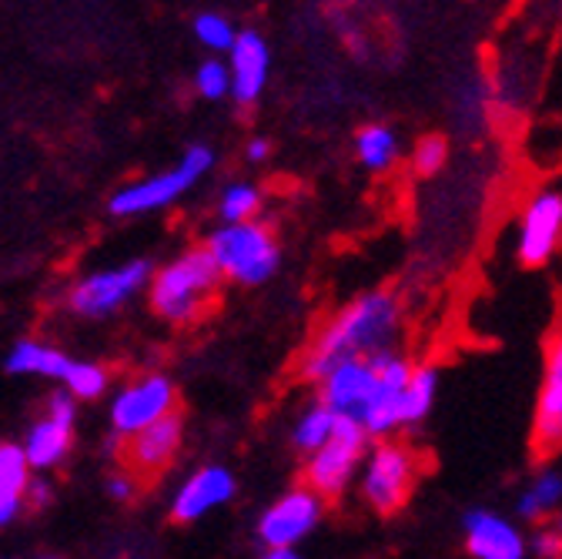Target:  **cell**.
Listing matches in <instances>:
<instances>
[{"label": "cell", "instance_id": "30bf717a", "mask_svg": "<svg viewBox=\"0 0 562 559\" xmlns=\"http://www.w3.org/2000/svg\"><path fill=\"white\" fill-rule=\"evenodd\" d=\"M322 513H325V500L315 496L308 485H295L261 513L258 539L268 549H295L302 539L315 533V526L322 523Z\"/></svg>", "mask_w": 562, "mask_h": 559}, {"label": "cell", "instance_id": "9c48e42d", "mask_svg": "<svg viewBox=\"0 0 562 559\" xmlns=\"http://www.w3.org/2000/svg\"><path fill=\"white\" fill-rule=\"evenodd\" d=\"M562 245V194L546 188L536 191L519 212L516 225V261L522 268H542Z\"/></svg>", "mask_w": 562, "mask_h": 559}, {"label": "cell", "instance_id": "f546056e", "mask_svg": "<svg viewBox=\"0 0 562 559\" xmlns=\"http://www.w3.org/2000/svg\"><path fill=\"white\" fill-rule=\"evenodd\" d=\"M108 496H111L114 503H131V500L137 496V479H134L131 472H114V476L108 479Z\"/></svg>", "mask_w": 562, "mask_h": 559}, {"label": "cell", "instance_id": "d4e9b609", "mask_svg": "<svg viewBox=\"0 0 562 559\" xmlns=\"http://www.w3.org/2000/svg\"><path fill=\"white\" fill-rule=\"evenodd\" d=\"M60 382H64V392L75 402L78 399L91 402L108 392V372L98 362H70V369L64 372Z\"/></svg>", "mask_w": 562, "mask_h": 559}, {"label": "cell", "instance_id": "e0dca14e", "mask_svg": "<svg viewBox=\"0 0 562 559\" xmlns=\"http://www.w3.org/2000/svg\"><path fill=\"white\" fill-rule=\"evenodd\" d=\"M228 78H232V98L248 108L261 98L265 85H268V64H271V51L265 44V37L258 31H241L228 51Z\"/></svg>", "mask_w": 562, "mask_h": 559}, {"label": "cell", "instance_id": "9a60e30c", "mask_svg": "<svg viewBox=\"0 0 562 559\" xmlns=\"http://www.w3.org/2000/svg\"><path fill=\"white\" fill-rule=\"evenodd\" d=\"M235 493H238V482H235L232 469L204 466L178 485V493L171 500V519L175 523H198L207 513L228 506L235 500Z\"/></svg>", "mask_w": 562, "mask_h": 559}, {"label": "cell", "instance_id": "5bb4252c", "mask_svg": "<svg viewBox=\"0 0 562 559\" xmlns=\"http://www.w3.org/2000/svg\"><path fill=\"white\" fill-rule=\"evenodd\" d=\"M181 443H184V423L178 412H171L158 418V423H151L148 429L124 439V466L137 482L155 479L178 459Z\"/></svg>", "mask_w": 562, "mask_h": 559}, {"label": "cell", "instance_id": "4fadbf2b", "mask_svg": "<svg viewBox=\"0 0 562 559\" xmlns=\"http://www.w3.org/2000/svg\"><path fill=\"white\" fill-rule=\"evenodd\" d=\"M318 392H322L318 402L328 405L338 418L362 426L379 399V376L369 359L341 362L318 382Z\"/></svg>", "mask_w": 562, "mask_h": 559}, {"label": "cell", "instance_id": "d6a6232c", "mask_svg": "<svg viewBox=\"0 0 562 559\" xmlns=\"http://www.w3.org/2000/svg\"><path fill=\"white\" fill-rule=\"evenodd\" d=\"M261 559H302V556H299V549H268Z\"/></svg>", "mask_w": 562, "mask_h": 559}, {"label": "cell", "instance_id": "8fae6325", "mask_svg": "<svg viewBox=\"0 0 562 559\" xmlns=\"http://www.w3.org/2000/svg\"><path fill=\"white\" fill-rule=\"evenodd\" d=\"M75 423H78V402L67 392H54L47 399V412L27 429L21 443L27 466L37 472L60 466L70 452V443H75Z\"/></svg>", "mask_w": 562, "mask_h": 559}, {"label": "cell", "instance_id": "7402d4cb", "mask_svg": "<svg viewBox=\"0 0 562 559\" xmlns=\"http://www.w3.org/2000/svg\"><path fill=\"white\" fill-rule=\"evenodd\" d=\"M356 155L369 171H389L398 161V134L389 124H366L356 134Z\"/></svg>", "mask_w": 562, "mask_h": 559}, {"label": "cell", "instance_id": "277c9868", "mask_svg": "<svg viewBox=\"0 0 562 559\" xmlns=\"http://www.w3.org/2000/svg\"><path fill=\"white\" fill-rule=\"evenodd\" d=\"M211 165H215V152H211L207 145H191L175 168L114 191L111 204H108L111 215L131 219V215H148V212H158V208L175 204L181 194H188L211 171Z\"/></svg>", "mask_w": 562, "mask_h": 559}, {"label": "cell", "instance_id": "3957f363", "mask_svg": "<svg viewBox=\"0 0 562 559\" xmlns=\"http://www.w3.org/2000/svg\"><path fill=\"white\" fill-rule=\"evenodd\" d=\"M207 255L215 258L222 278L235 286H265L278 271L281 251L274 242V232L265 222H241V225H222L207 238Z\"/></svg>", "mask_w": 562, "mask_h": 559}, {"label": "cell", "instance_id": "8992f818", "mask_svg": "<svg viewBox=\"0 0 562 559\" xmlns=\"http://www.w3.org/2000/svg\"><path fill=\"white\" fill-rule=\"evenodd\" d=\"M369 452V436L359 423L338 418L335 436L308 456L305 462V485L322 500H335L359 476V466Z\"/></svg>", "mask_w": 562, "mask_h": 559}, {"label": "cell", "instance_id": "4316f807", "mask_svg": "<svg viewBox=\"0 0 562 559\" xmlns=\"http://www.w3.org/2000/svg\"><path fill=\"white\" fill-rule=\"evenodd\" d=\"M194 91L207 101H218L232 91V78H228V64L218 60V57H211L204 60L198 71H194Z\"/></svg>", "mask_w": 562, "mask_h": 559}, {"label": "cell", "instance_id": "2e32d148", "mask_svg": "<svg viewBox=\"0 0 562 559\" xmlns=\"http://www.w3.org/2000/svg\"><path fill=\"white\" fill-rule=\"evenodd\" d=\"M532 443L546 456L562 449V328L546 348V372L532 415Z\"/></svg>", "mask_w": 562, "mask_h": 559}, {"label": "cell", "instance_id": "e575fe53", "mask_svg": "<svg viewBox=\"0 0 562 559\" xmlns=\"http://www.w3.org/2000/svg\"><path fill=\"white\" fill-rule=\"evenodd\" d=\"M41 559H57V556H41Z\"/></svg>", "mask_w": 562, "mask_h": 559}, {"label": "cell", "instance_id": "836d02e7", "mask_svg": "<svg viewBox=\"0 0 562 559\" xmlns=\"http://www.w3.org/2000/svg\"><path fill=\"white\" fill-rule=\"evenodd\" d=\"M555 529H559V533H562V513H559V516H555Z\"/></svg>", "mask_w": 562, "mask_h": 559}, {"label": "cell", "instance_id": "ba28073f", "mask_svg": "<svg viewBox=\"0 0 562 559\" xmlns=\"http://www.w3.org/2000/svg\"><path fill=\"white\" fill-rule=\"evenodd\" d=\"M175 399H178V392H175L168 376L151 372V376L131 379L111 399V429L121 439L148 429L151 423H158V418L175 412Z\"/></svg>", "mask_w": 562, "mask_h": 559}, {"label": "cell", "instance_id": "484cf974", "mask_svg": "<svg viewBox=\"0 0 562 559\" xmlns=\"http://www.w3.org/2000/svg\"><path fill=\"white\" fill-rule=\"evenodd\" d=\"M194 37L198 44H204L207 51H232L238 31L232 27V21L225 14H198L194 18Z\"/></svg>", "mask_w": 562, "mask_h": 559}, {"label": "cell", "instance_id": "6da1fadb", "mask_svg": "<svg viewBox=\"0 0 562 559\" xmlns=\"http://www.w3.org/2000/svg\"><path fill=\"white\" fill-rule=\"evenodd\" d=\"M402 335V302L395 292H366L351 299L341 312L328 318L318 332L308 356L302 359V376L308 382H322L335 366L372 359L385 348H395Z\"/></svg>", "mask_w": 562, "mask_h": 559}, {"label": "cell", "instance_id": "ac0fdd59", "mask_svg": "<svg viewBox=\"0 0 562 559\" xmlns=\"http://www.w3.org/2000/svg\"><path fill=\"white\" fill-rule=\"evenodd\" d=\"M516 513L519 519L536 523V526H542L549 516H559L562 513V469L546 466L532 472L516 496Z\"/></svg>", "mask_w": 562, "mask_h": 559}, {"label": "cell", "instance_id": "d6986e66", "mask_svg": "<svg viewBox=\"0 0 562 559\" xmlns=\"http://www.w3.org/2000/svg\"><path fill=\"white\" fill-rule=\"evenodd\" d=\"M70 362H75V359H67L60 348H54L47 342H37V338L14 342V348L4 359L11 376H41V379H64Z\"/></svg>", "mask_w": 562, "mask_h": 559}, {"label": "cell", "instance_id": "603a6c76", "mask_svg": "<svg viewBox=\"0 0 562 559\" xmlns=\"http://www.w3.org/2000/svg\"><path fill=\"white\" fill-rule=\"evenodd\" d=\"M335 426H338V415H335L328 405L315 402V405H308V409L299 415L292 439H295V446H299L305 456H312V452H318V449L335 436Z\"/></svg>", "mask_w": 562, "mask_h": 559}, {"label": "cell", "instance_id": "1f68e13d", "mask_svg": "<svg viewBox=\"0 0 562 559\" xmlns=\"http://www.w3.org/2000/svg\"><path fill=\"white\" fill-rule=\"evenodd\" d=\"M268 155H271V142H265V137H251V142L245 145V158L255 161V165L265 161Z\"/></svg>", "mask_w": 562, "mask_h": 559}, {"label": "cell", "instance_id": "44dd1931", "mask_svg": "<svg viewBox=\"0 0 562 559\" xmlns=\"http://www.w3.org/2000/svg\"><path fill=\"white\" fill-rule=\"evenodd\" d=\"M436 399H439V369L429 362L412 366L408 382L402 389V429L426 423V415L432 412Z\"/></svg>", "mask_w": 562, "mask_h": 559}, {"label": "cell", "instance_id": "cb8c5ba5", "mask_svg": "<svg viewBox=\"0 0 562 559\" xmlns=\"http://www.w3.org/2000/svg\"><path fill=\"white\" fill-rule=\"evenodd\" d=\"M261 212V191L248 181H235L222 191L218 201V215L225 225H241V222H255V215Z\"/></svg>", "mask_w": 562, "mask_h": 559}, {"label": "cell", "instance_id": "4dcf8cb0", "mask_svg": "<svg viewBox=\"0 0 562 559\" xmlns=\"http://www.w3.org/2000/svg\"><path fill=\"white\" fill-rule=\"evenodd\" d=\"M50 500H54V485L47 479H31L27 482L24 503H31L34 510H44V506H50Z\"/></svg>", "mask_w": 562, "mask_h": 559}, {"label": "cell", "instance_id": "f1b7e54d", "mask_svg": "<svg viewBox=\"0 0 562 559\" xmlns=\"http://www.w3.org/2000/svg\"><path fill=\"white\" fill-rule=\"evenodd\" d=\"M529 556L562 559V533L555 526H536V533L529 536Z\"/></svg>", "mask_w": 562, "mask_h": 559}, {"label": "cell", "instance_id": "52a82bcc", "mask_svg": "<svg viewBox=\"0 0 562 559\" xmlns=\"http://www.w3.org/2000/svg\"><path fill=\"white\" fill-rule=\"evenodd\" d=\"M148 278H151V261H145V258L124 261L108 271H94L70 289L67 305L81 318H104V315L124 309L140 289L148 286Z\"/></svg>", "mask_w": 562, "mask_h": 559}, {"label": "cell", "instance_id": "83f0119b", "mask_svg": "<svg viewBox=\"0 0 562 559\" xmlns=\"http://www.w3.org/2000/svg\"><path fill=\"white\" fill-rule=\"evenodd\" d=\"M446 158H449V145H446V137H439V134H426V137H422V142L415 145V152H412L415 171H418V175H426V178H432L436 171H442Z\"/></svg>", "mask_w": 562, "mask_h": 559}, {"label": "cell", "instance_id": "5b68a950", "mask_svg": "<svg viewBox=\"0 0 562 559\" xmlns=\"http://www.w3.org/2000/svg\"><path fill=\"white\" fill-rule=\"evenodd\" d=\"M356 479H359L362 500L379 516H392L412 496L415 479H418V459L405 443L379 439L375 446H369Z\"/></svg>", "mask_w": 562, "mask_h": 559}, {"label": "cell", "instance_id": "7a4b0ae2", "mask_svg": "<svg viewBox=\"0 0 562 559\" xmlns=\"http://www.w3.org/2000/svg\"><path fill=\"white\" fill-rule=\"evenodd\" d=\"M218 282L222 271L207 248H188L148 278V299L165 322L181 325L204 312V305L218 292Z\"/></svg>", "mask_w": 562, "mask_h": 559}, {"label": "cell", "instance_id": "7c38bea8", "mask_svg": "<svg viewBox=\"0 0 562 559\" xmlns=\"http://www.w3.org/2000/svg\"><path fill=\"white\" fill-rule=\"evenodd\" d=\"M462 543L472 559H529V533L485 506H472L462 516Z\"/></svg>", "mask_w": 562, "mask_h": 559}, {"label": "cell", "instance_id": "ffe728a7", "mask_svg": "<svg viewBox=\"0 0 562 559\" xmlns=\"http://www.w3.org/2000/svg\"><path fill=\"white\" fill-rule=\"evenodd\" d=\"M31 482V466L21 446H0V529L18 519L24 510V493Z\"/></svg>", "mask_w": 562, "mask_h": 559}]
</instances>
